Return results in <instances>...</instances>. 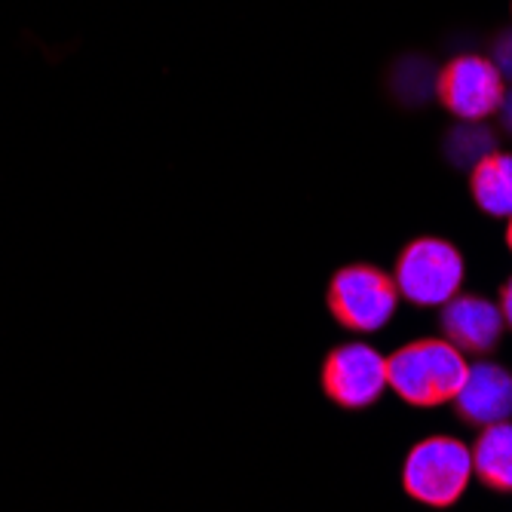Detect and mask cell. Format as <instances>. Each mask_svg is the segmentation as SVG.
<instances>
[{
    "label": "cell",
    "instance_id": "3957f363",
    "mask_svg": "<svg viewBox=\"0 0 512 512\" xmlns=\"http://www.w3.org/2000/svg\"><path fill=\"white\" fill-rule=\"evenodd\" d=\"M399 286L371 264H350L332 276L329 310L350 332H378L393 319Z\"/></svg>",
    "mask_w": 512,
    "mask_h": 512
},
{
    "label": "cell",
    "instance_id": "8992f818",
    "mask_svg": "<svg viewBox=\"0 0 512 512\" xmlns=\"http://www.w3.org/2000/svg\"><path fill=\"white\" fill-rule=\"evenodd\" d=\"M503 96H506L503 74L491 59L457 56L439 74V99L460 120L479 123L497 114Z\"/></svg>",
    "mask_w": 512,
    "mask_h": 512
},
{
    "label": "cell",
    "instance_id": "8fae6325",
    "mask_svg": "<svg viewBox=\"0 0 512 512\" xmlns=\"http://www.w3.org/2000/svg\"><path fill=\"white\" fill-rule=\"evenodd\" d=\"M494 65L500 68V74H503V77H512V34H503V37L497 40Z\"/></svg>",
    "mask_w": 512,
    "mask_h": 512
},
{
    "label": "cell",
    "instance_id": "9c48e42d",
    "mask_svg": "<svg viewBox=\"0 0 512 512\" xmlns=\"http://www.w3.org/2000/svg\"><path fill=\"white\" fill-rule=\"evenodd\" d=\"M470 188L482 212L494 218H512V154L491 151L470 175Z\"/></svg>",
    "mask_w": 512,
    "mask_h": 512
},
{
    "label": "cell",
    "instance_id": "5b68a950",
    "mask_svg": "<svg viewBox=\"0 0 512 512\" xmlns=\"http://www.w3.org/2000/svg\"><path fill=\"white\" fill-rule=\"evenodd\" d=\"M387 384V359L368 344H344L322 365V390L341 408L375 405Z\"/></svg>",
    "mask_w": 512,
    "mask_h": 512
},
{
    "label": "cell",
    "instance_id": "4fadbf2b",
    "mask_svg": "<svg viewBox=\"0 0 512 512\" xmlns=\"http://www.w3.org/2000/svg\"><path fill=\"white\" fill-rule=\"evenodd\" d=\"M500 111H503V123H506V129H512V92H509V96H503Z\"/></svg>",
    "mask_w": 512,
    "mask_h": 512
},
{
    "label": "cell",
    "instance_id": "6da1fadb",
    "mask_svg": "<svg viewBox=\"0 0 512 512\" xmlns=\"http://www.w3.org/2000/svg\"><path fill=\"white\" fill-rule=\"evenodd\" d=\"M467 359L448 338L414 341L387 359L390 387L417 408H436L454 402L467 381Z\"/></svg>",
    "mask_w": 512,
    "mask_h": 512
},
{
    "label": "cell",
    "instance_id": "7a4b0ae2",
    "mask_svg": "<svg viewBox=\"0 0 512 512\" xmlns=\"http://www.w3.org/2000/svg\"><path fill=\"white\" fill-rule=\"evenodd\" d=\"M470 476H473V451L451 436H433L411 448L402 470V485L405 494L414 497L417 503L445 509L463 497Z\"/></svg>",
    "mask_w": 512,
    "mask_h": 512
},
{
    "label": "cell",
    "instance_id": "5bb4252c",
    "mask_svg": "<svg viewBox=\"0 0 512 512\" xmlns=\"http://www.w3.org/2000/svg\"><path fill=\"white\" fill-rule=\"evenodd\" d=\"M506 246L512 249V218H509V230H506Z\"/></svg>",
    "mask_w": 512,
    "mask_h": 512
},
{
    "label": "cell",
    "instance_id": "7c38bea8",
    "mask_svg": "<svg viewBox=\"0 0 512 512\" xmlns=\"http://www.w3.org/2000/svg\"><path fill=\"white\" fill-rule=\"evenodd\" d=\"M500 310H503V319L512 325V279L503 286V292H500Z\"/></svg>",
    "mask_w": 512,
    "mask_h": 512
},
{
    "label": "cell",
    "instance_id": "277c9868",
    "mask_svg": "<svg viewBox=\"0 0 512 512\" xmlns=\"http://www.w3.org/2000/svg\"><path fill=\"white\" fill-rule=\"evenodd\" d=\"M463 255L439 240V237H421L405 246V252L396 261V286L399 295H405L411 304L421 307H439L448 304L460 286H463Z\"/></svg>",
    "mask_w": 512,
    "mask_h": 512
},
{
    "label": "cell",
    "instance_id": "52a82bcc",
    "mask_svg": "<svg viewBox=\"0 0 512 512\" xmlns=\"http://www.w3.org/2000/svg\"><path fill=\"white\" fill-rule=\"evenodd\" d=\"M454 402L463 421L479 427L500 424L512 414V375L494 362H476Z\"/></svg>",
    "mask_w": 512,
    "mask_h": 512
},
{
    "label": "cell",
    "instance_id": "30bf717a",
    "mask_svg": "<svg viewBox=\"0 0 512 512\" xmlns=\"http://www.w3.org/2000/svg\"><path fill=\"white\" fill-rule=\"evenodd\" d=\"M473 473L494 491H512V424L485 427L473 448Z\"/></svg>",
    "mask_w": 512,
    "mask_h": 512
},
{
    "label": "cell",
    "instance_id": "ba28073f",
    "mask_svg": "<svg viewBox=\"0 0 512 512\" xmlns=\"http://www.w3.org/2000/svg\"><path fill=\"white\" fill-rule=\"evenodd\" d=\"M503 310L485 298L454 295L442 310V332L463 353H488L503 335Z\"/></svg>",
    "mask_w": 512,
    "mask_h": 512
}]
</instances>
